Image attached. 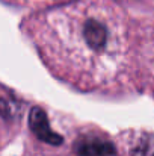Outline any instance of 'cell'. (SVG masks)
Segmentation results:
<instances>
[{"label":"cell","mask_w":154,"mask_h":156,"mask_svg":"<svg viewBox=\"0 0 154 156\" xmlns=\"http://www.w3.org/2000/svg\"><path fill=\"white\" fill-rule=\"evenodd\" d=\"M29 126L32 129V132L36 135V138H39L41 141L51 144V146H60L62 144V136L56 132H53L50 129L49 120L46 112L41 108H33L30 111L29 115Z\"/></svg>","instance_id":"1"},{"label":"cell","mask_w":154,"mask_h":156,"mask_svg":"<svg viewBox=\"0 0 154 156\" xmlns=\"http://www.w3.org/2000/svg\"><path fill=\"white\" fill-rule=\"evenodd\" d=\"M76 153L79 156H113L115 147L101 138L83 136L76 143Z\"/></svg>","instance_id":"2"},{"label":"cell","mask_w":154,"mask_h":156,"mask_svg":"<svg viewBox=\"0 0 154 156\" xmlns=\"http://www.w3.org/2000/svg\"><path fill=\"white\" fill-rule=\"evenodd\" d=\"M85 43L92 50H103L107 44V29L97 20H88L83 29Z\"/></svg>","instance_id":"3"}]
</instances>
